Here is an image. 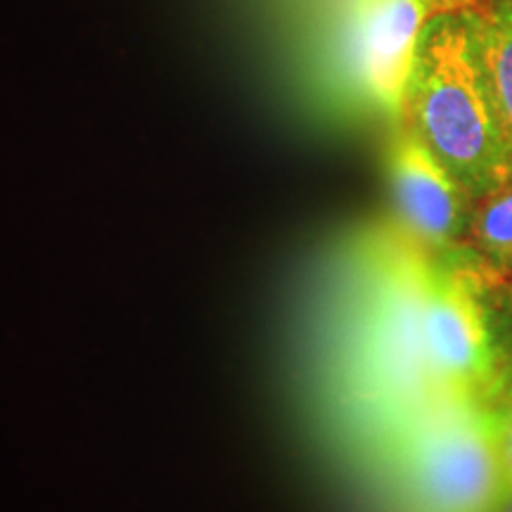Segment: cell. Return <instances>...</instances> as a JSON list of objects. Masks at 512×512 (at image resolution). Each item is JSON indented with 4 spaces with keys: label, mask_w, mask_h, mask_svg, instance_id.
Segmentation results:
<instances>
[{
    "label": "cell",
    "mask_w": 512,
    "mask_h": 512,
    "mask_svg": "<svg viewBox=\"0 0 512 512\" xmlns=\"http://www.w3.org/2000/svg\"><path fill=\"white\" fill-rule=\"evenodd\" d=\"M403 112L470 200H486L512 183V159L467 8L441 12L425 27Z\"/></svg>",
    "instance_id": "1"
},
{
    "label": "cell",
    "mask_w": 512,
    "mask_h": 512,
    "mask_svg": "<svg viewBox=\"0 0 512 512\" xmlns=\"http://www.w3.org/2000/svg\"><path fill=\"white\" fill-rule=\"evenodd\" d=\"M415 512H498L505 484L491 399L444 396L401 427Z\"/></svg>",
    "instance_id": "2"
},
{
    "label": "cell",
    "mask_w": 512,
    "mask_h": 512,
    "mask_svg": "<svg viewBox=\"0 0 512 512\" xmlns=\"http://www.w3.org/2000/svg\"><path fill=\"white\" fill-rule=\"evenodd\" d=\"M425 339L446 396L491 399L501 368L484 304V285L470 266H434L425 294Z\"/></svg>",
    "instance_id": "3"
},
{
    "label": "cell",
    "mask_w": 512,
    "mask_h": 512,
    "mask_svg": "<svg viewBox=\"0 0 512 512\" xmlns=\"http://www.w3.org/2000/svg\"><path fill=\"white\" fill-rule=\"evenodd\" d=\"M446 3L448 0H358L349 29V60L358 86L377 105L403 112L422 34L432 12Z\"/></svg>",
    "instance_id": "4"
},
{
    "label": "cell",
    "mask_w": 512,
    "mask_h": 512,
    "mask_svg": "<svg viewBox=\"0 0 512 512\" xmlns=\"http://www.w3.org/2000/svg\"><path fill=\"white\" fill-rule=\"evenodd\" d=\"M389 178L403 226L422 247L446 249L458 242L465 233V200L470 197L411 126L394 140Z\"/></svg>",
    "instance_id": "5"
},
{
    "label": "cell",
    "mask_w": 512,
    "mask_h": 512,
    "mask_svg": "<svg viewBox=\"0 0 512 512\" xmlns=\"http://www.w3.org/2000/svg\"><path fill=\"white\" fill-rule=\"evenodd\" d=\"M465 8L475 24L484 79L512 159V0H472Z\"/></svg>",
    "instance_id": "6"
},
{
    "label": "cell",
    "mask_w": 512,
    "mask_h": 512,
    "mask_svg": "<svg viewBox=\"0 0 512 512\" xmlns=\"http://www.w3.org/2000/svg\"><path fill=\"white\" fill-rule=\"evenodd\" d=\"M472 238L486 259L512 266V183L486 197L472 223Z\"/></svg>",
    "instance_id": "7"
},
{
    "label": "cell",
    "mask_w": 512,
    "mask_h": 512,
    "mask_svg": "<svg viewBox=\"0 0 512 512\" xmlns=\"http://www.w3.org/2000/svg\"><path fill=\"white\" fill-rule=\"evenodd\" d=\"M491 406L496 415V430H498V448H501V463L503 475L508 489H512V368L505 370L501 384L491 396Z\"/></svg>",
    "instance_id": "8"
},
{
    "label": "cell",
    "mask_w": 512,
    "mask_h": 512,
    "mask_svg": "<svg viewBox=\"0 0 512 512\" xmlns=\"http://www.w3.org/2000/svg\"><path fill=\"white\" fill-rule=\"evenodd\" d=\"M503 512H512V489L505 491V498H503Z\"/></svg>",
    "instance_id": "9"
},
{
    "label": "cell",
    "mask_w": 512,
    "mask_h": 512,
    "mask_svg": "<svg viewBox=\"0 0 512 512\" xmlns=\"http://www.w3.org/2000/svg\"><path fill=\"white\" fill-rule=\"evenodd\" d=\"M472 3V0H467V5H470Z\"/></svg>",
    "instance_id": "10"
}]
</instances>
